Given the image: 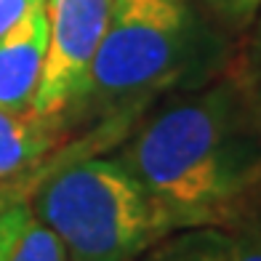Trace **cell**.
I'll use <instances>...</instances> for the list:
<instances>
[{
    "label": "cell",
    "mask_w": 261,
    "mask_h": 261,
    "mask_svg": "<svg viewBox=\"0 0 261 261\" xmlns=\"http://www.w3.org/2000/svg\"><path fill=\"white\" fill-rule=\"evenodd\" d=\"M115 160L184 229L234 224L261 181V93L240 69L163 107Z\"/></svg>",
    "instance_id": "6da1fadb"
},
{
    "label": "cell",
    "mask_w": 261,
    "mask_h": 261,
    "mask_svg": "<svg viewBox=\"0 0 261 261\" xmlns=\"http://www.w3.org/2000/svg\"><path fill=\"white\" fill-rule=\"evenodd\" d=\"M203 27L189 0H115L101 43L75 99L62 112L67 130L88 123H128L192 72Z\"/></svg>",
    "instance_id": "7a4b0ae2"
},
{
    "label": "cell",
    "mask_w": 261,
    "mask_h": 261,
    "mask_svg": "<svg viewBox=\"0 0 261 261\" xmlns=\"http://www.w3.org/2000/svg\"><path fill=\"white\" fill-rule=\"evenodd\" d=\"M30 205L69 261H136L184 229L115 158H75L32 187Z\"/></svg>",
    "instance_id": "3957f363"
},
{
    "label": "cell",
    "mask_w": 261,
    "mask_h": 261,
    "mask_svg": "<svg viewBox=\"0 0 261 261\" xmlns=\"http://www.w3.org/2000/svg\"><path fill=\"white\" fill-rule=\"evenodd\" d=\"M115 0H45L48 48L32 115L62 117L96 54Z\"/></svg>",
    "instance_id": "277c9868"
},
{
    "label": "cell",
    "mask_w": 261,
    "mask_h": 261,
    "mask_svg": "<svg viewBox=\"0 0 261 261\" xmlns=\"http://www.w3.org/2000/svg\"><path fill=\"white\" fill-rule=\"evenodd\" d=\"M45 48H48V16L45 3L0 38V112H32L38 86L43 77Z\"/></svg>",
    "instance_id": "5b68a950"
},
{
    "label": "cell",
    "mask_w": 261,
    "mask_h": 261,
    "mask_svg": "<svg viewBox=\"0 0 261 261\" xmlns=\"http://www.w3.org/2000/svg\"><path fill=\"white\" fill-rule=\"evenodd\" d=\"M141 261H261V229L256 224L179 229L152 245Z\"/></svg>",
    "instance_id": "8992f818"
},
{
    "label": "cell",
    "mask_w": 261,
    "mask_h": 261,
    "mask_svg": "<svg viewBox=\"0 0 261 261\" xmlns=\"http://www.w3.org/2000/svg\"><path fill=\"white\" fill-rule=\"evenodd\" d=\"M67 125L62 117L0 112V184L21 179L62 144Z\"/></svg>",
    "instance_id": "52a82bcc"
},
{
    "label": "cell",
    "mask_w": 261,
    "mask_h": 261,
    "mask_svg": "<svg viewBox=\"0 0 261 261\" xmlns=\"http://www.w3.org/2000/svg\"><path fill=\"white\" fill-rule=\"evenodd\" d=\"M0 261H69V256L35 216L30 200H14L0 208Z\"/></svg>",
    "instance_id": "ba28073f"
},
{
    "label": "cell",
    "mask_w": 261,
    "mask_h": 261,
    "mask_svg": "<svg viewBox=\"0 0 261 261\" xmlns=\"http://www.w3.org/2000/svg\"><path fill=\"white\" fill-rule=\"evenodd\" d=\"M224 27L245 32L261 14V0H203Z\"/></svg>",
    "instance_id": "9c48e42d"
},
{
    "label": "cell",
    "mask_w": 261,
    "mask_h": 261,
    "mask_svg": "<svg viewBox=\"0 0 261 261\" xmlns=\"http://www.w3.org/2000/svg\"><path fill=\"white\" fill-rule=\"evenodd\" d=\"M38 3H45V0H0V38L14 24H19Z\"/></svg>",
    "instance_id": "30bf717a"
},
{
    "label": "cell",
    "mask_w": 261,
    "mask_h": 261,
    "mask_svg": "<svg viewBox=\"0 0 261 261\" xmlns=\"http://www.w3.org/2000/svg\"><path fill=\"white\" fill-rule=\"evenodd\" d=\"M253 38H251V48H248V59L243 67V75L251 80V86L261 93V14L253 21Z\"/></svg>",
    "instance_id": "8fae6325"
},
{
    "label": "cell",
    "mask_w": 261,
    "mask_h": 261,
    "mask_svg": "<svg viewBox=\"0 0 261 261\" xmlns=\"http://www.w3.org/2000/svg\"><path fill=\"white\" fill-rule=\"evenodd\" d=\"M8 197V192H6V189H0V208H6L8 203H14V200H6Z\"/></svg>",
    "instance_id": "7c38bea8"
}]
</instances>
